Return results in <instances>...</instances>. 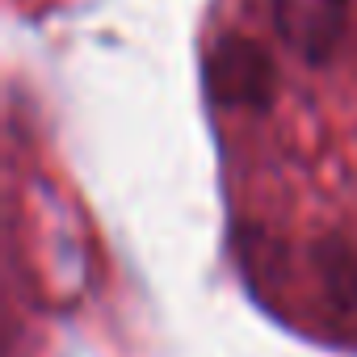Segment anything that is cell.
Segmentation results:
<instances>
[{"instance_id": "cell-1", "label": "cell", "mask_w": 357, "mask_h": 357, "mask_svg": "<svg viewBox=\"0 0 357 357\" xmlns=\"http://www.w3.org/2000/svg\"><path fill=\"white\" fill-rule=\"evenodd\" d=\"M206 89L223 109L265 114L278 97V68L257 38L223 34L206 51Z\"/></svg>"}, {"instance_id": "cell-2", "label": "cell", "mask_w": 357, "mask_h": 357, "mask_svg": "<svg viewBox=\"0 0 357 357\" xmlns=\"http://www.w3.org/2000/svg\"><path fill=\"white\" fill-rule=\"evenodd\" d=\"M269 13L303 63H328L349 26V0H269Z\"/></svg>"}, {"instance_id": "cell-3", "label": "cell", "mask_w": 357, "mask_h": 357, "mask_svg": "<svg viewBox=\"0 0 357 357\" xmlns=\"http://www.w3.org/2000/svg\"><path fill=\"white\" fill-rule=\"evenodd\" d=\"M311 269L324 298L336 311H357V244L349 240H319L311 248Z\"/></svg>"}, {"instance_id": "cell-4", "label": "cell", "mask_w": 357, "mask_h": 357, "mask_svg": "<svg viewBox=\"0 0 357 357\" xmlns=\"http://www.w3.org/2000/svg\"><path fill=\"white\" fill-rule=\"evenodd\" d=\"M236 257L244 265L248 278H269V273H282V248L278 240H269L261 227H240L236 231Z\"/></svg>"}]
</instances>
